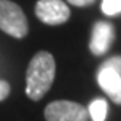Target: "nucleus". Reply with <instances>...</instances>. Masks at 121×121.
I'll return each instance as SVG.
<instances>
[{"label":"nucleus","mask_w":121,"mask_h":121,"mask_svg":"<svg viewBox=\"0 0 121 121\" xmlns=\"http://www.w3.org/2000/svg\"><path fill=\"white\" fill-rule=\"evenodd\" d=\"M88 112H89V118H92V121H105L107 114H108L107 101L104 98L93 99L88 107Z\"/></svg>","instance_id":"0eeeda50"},{"label":"nucleus","mask_w":121,"mask_h":121,"mask_svg":"<svg viewBox=\"0 0 121 121\" xmlns=\"http://www.w3.org/2000/svg\"><path fill=\"white\" fill-rule=\"evenodd\" d=\"M56 76L54 57L47 51H39L31 58L26 69V95L32 101H39L50 91Z\"/></svg>","instance_id":"f257e3e1"},{"label":"nucleus","mask_w":121,"mask_h":121,"mask_svg":"<svg viewBox=\"0 0 121 121\" xmlns=\"http://www.w3.org/2000/svg\"><path fill=\"white\" fill-rule=\"evenodd\" d=\"M35 15L47 25H61L70 18V9L63 0H38Z\"/></svg>","instance_id":"20e7f679"},{"label":"nucleus","mask_w":121,"mask_h":121,"mask_svg":"<svg viewBox=\"0 0 121 121\" xmlns=\"http://www.w3.org/2000/svg\"><path fill=\"white\" fill-rule=\"evenodd\" d=\"M98 85L109 99L121 105V74L109 69H101L98 72Z\"/></svg>","instance_id":"423d86ee"},{"label":"nucleus","mask_w":121,"mask_h":121,"mask_svg":"<svg viewBox=\"0 0 121 121\" xmlns=\"http://www.w3.org/2000/svg\"><path fill=\"white\" fill-rule=\"evenodd\" d=\"M101 7L107 16L121 15V0H102Z\"/></svg>","instance_id":"6e6552de"},{"label":"nucleus","mask_w":121,"mask_h":121,"mask_svg":"<svg viewBox=\"0 0 121 121\" xmlns=\"http://www.w3.org/2000/svg\"><path fill=\"white\" fill-rule=\"evenodd\" d=\"M10 93V86L6 80H0V101H4Z\"/></svg>","instance_id":"9d476101"},{"label":"nucleus","mask_w":121,"mask_h":121,"mask_svg":"<svg viewBox=\"0 0 121 121\" xmlns=\"http://www.w3.org/2000/svg\"><path fill=\"white\" fill-rule=\"evenodd\" d=\"M115 38V29L112 23L108 22H96L92 29V37L89 42L91 53L95 56H104L111 48V44Z\"/></svg>","instance_id":"39448f33"},{"label":"nucleus","mask_w":121,"mask_h":121,"mask_svg":"<svg viewBox=\"0 0 121 121\" xmlns=\"http://www.w3.org/2000/svg\"><path fill=\"white\" fill-rule=\"evenodd\" d=\"M101 69H109V70H114L118 74H121V57L114 56V57L108 58L107 61H104L101 64Z\"/></svg>","instance_id":"1a4fd4ad"},{"label":"nucleus","mask_w":121,"mask_h":121,"mask_svg":"<svg viewBox=\"0 0 121 121\" xmlns=\"http://www.w3.org/2000/svg\"><path fill=\"white\" fill-rule=\"evenodd\" d=\"M47 121H88V108L72 101H54L50 102L44 109Z\"/></svg>","instance_id":"7ed1b4c3"},{"label":"nucleus","mask_w":121,"mask_h":121,"mask_svg":"<svg viewBox=\"0 0 121 121\" xmlns=\"http://www.w3.org/2000/svg\"><path fill=\"white\" fill-rule=\"evenodd\" d=\"M0 29L18 39L28 34L26 16L22 7L12 0H0Z\"/></svg>","instance_id":"f03ea898"},{"label":"nucleus","mask_w":121,"mask_h":121,"mask_svg":"<svg viewBox=\"0 0 121 121\" xmlns=\"http://www.w3.org/2000/svg\"><path fill=\"white\" fill-rule=\"evenodd\" d=\"M70 4L77 6V7H86V6H91L95 3V0H67Z\"/></svg>","instance_id":"9b49d317"}]
</instances>
